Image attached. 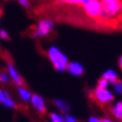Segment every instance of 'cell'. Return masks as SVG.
I'll return each mask as SVG.
<instances>
[{
  "instance_id": "cell-1",
  "label": "cell",
  "mask_w": 122,
  "mask_h": 122,
  "mask_svg": "<svg viewBox=\"0 0 122 122\" xmlns=\"http://www.w3.org/2000/svg\"><path fill=\"white\" fill-rule=\"evenodd\" d=\"M47 56L51 64L57 71L62 72L66 71L69 59L67 55L64 54L57 46H50L47 50Z\"/></svg>"
},
{
  "instance_id": "cell-2",
  "label": "cell",
  "mask_w": 122,
  "mask_h": 122,
  "mask_svg": "<svg viewBox=\"0 0 122 122\" xmlns=\"http://www.w3.org/2000/svg\"><path fill=\"white\" fill-rule=\"evenodd\" d=\"M102 13L100 18L103 20H110L118 17L122 13L121 0H102Z\"/></svg>"
},
{
  "instance_id": "cell-3",
  "label": "cell",
  "mask_w": 122,
  "mask_h": 122,
  "mask_svg": "<svg viewBox=\"0 0 122 122\" xmlns=\"http://www.w3.org/2000/svg\"><path fill=\"white\" fill-rule=\"evenodd\" d=\"M55 27V23L51 19H41L36 24L35 29L32 32V37L34 38H42L48 36L52 32Z\"/></svg>"
},
{
  "instance_id": "cell-4",
  "label": "cell",
  "mask_w": 122,
  "mask_h": 122,
  "mask_svg": "<svg viewBox=\"0 0 122 122\" xmlns=\"http://www.w3.org/2000/svg\"><path fill=\"white\" fill-rule=\"evenodd\" d=\"M84 10L91 19H99L102 13V0H88L84 5Z\"/></svg>"
},
{
  "instance_id": "cell-5",
  "label": "cell",
  "mask_w": 122,
  "mask_h": 122,
  "mask_svg": "<svg viewBox=\"0 0 122 122\" xmlns=\"http://www.w3.org/2000/svg\"><path fill=\"white\" fill-rule=\"evenodd\" d=\"M92 97L100 105H109L114 100V94L109 88L102 89V88L96 87L92 92Z\"/></svg>"
},
{
  "instance_id": "cell-6",
  "label": "cell",
  "mask_w": 122,
  "mask_h": 122,
  "mask_svg": "<svg viewBox=\"0 0 122 122\" xmlns=\"http://www.w3.org/2000/svg\"><path fill=\"white\" fill-rule=\"evenodd\" d=\"M6 72L8 74V77H10V81L13 82L15 85H17V86H22L23 78L21 77L20 72L18 71L16 66H15L10 61H7L6 62Z\"/></svg>"
},
{
  "instance_id": "cell-7",
  "label": "cell",
  "mask_w": 122,
  "mask_h": 122,
  "mask_svg": "<svg viewBox=\"0 0 122 122\" xmlns=\"http://www.w3.org/2000/svg\"><path fill=\"white\" fill-rule=\"evenodd\" d=\"M29 102L31 103V106L38 113H41V114H44V113H46V111H47V103H46V100L44 99V97L41 96L39 94H32Z\"/></svg>"
},
{
  "instance_id": "cell-8",
  "label": "cell",
  "mask_w": 122,
  "mask_h": 122,
  "mask_svg": "<svg viewBox=\"0 0 122 122\" xmlns=\"http://www.w3.org/2000/svg\"><path fill=\"white\" fill-rule=\"evenodd\" d=\"M0 103L8 109H15L17 107V103L13 99L10 93L2 88H0Z\"/></svg>"
},
{
  "instance_id": "cell-9",
  "label": "cell",
  "mask_w": 122,
  "mask_h": 122,
  "mask_svg": "<svg viewBox=\"0 0 122 122\" xmlns=\"http://www.w3.org/2000/svg\"><path fill=\"white\" fill-rule=\"evenodd\" d=\"M84 65L82 63L78 62V61H72L71 62L69 61L68 64H67V67H66V71L68 72L69 75L71 76H75V77H80L84 74Z\"/></svg>"
},
{
  "instance_id": "cell-10",
  "label": "cell",
  "mask_w": 122,
  "mask_h": 122,
  "mask_svg": "<svg viewBox=\"0 0 122 122\" xmlns=\"http://www.w3.org/2000/svg\"><path fill=\"white\" fill-rule=\"evenodd\" d=\"M17 92H18V95H19L20 99L24 102H30V98L32 96V93L29 89H27L25 86H18V89H17Z\"/></svg>"
},
{
  "instance_id": "cell-11",
  "label": "cell",
  "mask_w": 122,
  "mask_h": 122,
  "mask_svg": "<svg viewBox=\"0 0 122 122\" xmlns=\"http://www.w3.org/2000/svg\"><path fill=\"white\" fill-rule=\"evenodd\" d=\"M53 102H54V106L56 107L57 110L60 113L65 114V113H68L69 111H71V107H69V105L65 102L64 99H62V98H55Z\"/></svg>"
},
{
  "instance_id": "cell-12",
  "label": "cell",
  "mask_w": 122,
  "mask_h": 122,
  "mask_svg": "<svg viewBox=\"0 0 122 122\" xmlns=\"http://www.w3.org/2000/svg\"><path fill=\"white\" fill-rule=\"evenodd\" d=\"M102 78L106 79V80L108 81L110 84H114L116 81H118V75H117V72H116L114 69H112V68H109V69H107V71H103Z\"/></svg>"
},
{
  "instance_id": "cell-13",
  "label": "cell",
  "mask_w": 122,
  "mask_h": 122,
  "mask_svg": "<svg viewBox=\"0 0 122 122\" xmlns=\"http://www.w3.org/2000/svg\"><path fill=\"white\" fill-rule=\"evenodd\" d=\"M111 113L118 120H122V100L115 102L111 107Z\"/></svg>"
},
{
  "instance_id": "cell-14",
  "label": "cell",
  "mask_w": 122,
  "mask_h": 122,
  "mask_svg": "<svg viewBox=\"0 0 122 122\" xmlns=\"http://www.w3.org/2000/svg\"><path fill=\"white\" fill-rule=\"evenodd\" d=\"M49 118H50L51 122H63V116L60 113H57V112L51 113Z\"/></svg>"
},
{
  "instance_id": "cell-15",
  "label": "cell",
  "mask_w": 122,
  "mask_h": 122,
  "mask_svg": "<svg viewBox=\"0 0 122 122\" xmlns=\"http://www.w3.org/2000/svg\"><path fill=\"white\" fill-rule=\"evenodd\" d=\"M113 89H114L115 93L118 94V95H122V82L121 81H116L114 84H113Z\"/></svg>"
},
{
  "instance_id": "cell-16",
  "label": "cell",
  "mask_w": 122,
  "mask_h": 122,
  "mask_svg": "<svg viewBox=\"0 0 122 122\" xmlns=\"http://www.w3.org/2000/svg\"><path fill=\"white\" fill-rule=\"evenodd\" d=\"M62 116H63V122H78V119L74 115L69 114V113H65Z\"/></svg>"
},
{
  "instance_id": "cell-17",
  "label": "cell",
  "mask_w": 122,
  "mask_h": 122,
  "mask_svg": "<svg viewBox=\"0 0 122 122\" xmlns=\"http://www.w3.org/2000/svg\"><path fill=\"white\" fill-rule=\"evenodd\" d=\"M110 86V83L108 81L106 80V79H103V78H100L98 82H97V86L96 87H98V88H102V89H107V88H109Z\"/></svg>"
},
{
  "instance_id": "cell-18",
  "label": "cell",
  "mask_w": 122,
  "mask_h": 122,
  "mask_svg": "<svg viewBox=\"0 0 122 122\" xmlns=\"http://www.w3.org/2000/svg\"><path fill=\"white\" fill-rule=\"evenodd\" d=\"M10 81V77H8V74L6 71L0 72V83L1 84H7Z\"/></svg>"
},
{
  "instance_id": "cell-19",
  "label": "cell",
  "mask_w": 122,
  "mask_h": 122,
  "mask_svg": "<svg viewBox=\"0 0 122 122\" xmlns=\"http://www.w3.org/2000/svg\"><path fill=\"white\" fill-rule=\"evenodd\" d=\"M0 39H2V41H8L10 39V34L5 29H0Z\"/></svg>"
},
{
  "instance_id": "cell-20",
  "label": "cell",
  "mask_w": 122,
  "mask_h": 122,
  "mask_svg": "<svg viewBox=\"0 0 122 122\" xmlns=\"http://www.w3.org/2000/svg\"><path fill=\"white\" fill-rule=\"evenodd\" d=\"M18 3H19L21 6L24 7V8H28L30 6V3H29V0H17Z\"/></svg>"
},
{
  "instance_id": "cell-21",
  "label": "cell",
  "mask_w": 122,
  "mask_h": 122,
  "mask_svg": "<svg viewBox=\"0 0 122 122\" xmlns=\"http://www.w3.org/2000/svg\"><path fill=\"white\" fill-rule=\"evenodd\" d=\"M58 3H64V4H76L75 0H56Z\"/></svg>"
},
{
  "instance_id": "cell-22",
  "label": "cell",
  "mask_w": 122,
  "mask_h": 122,
  "mask_svg": "<svg viewBox=\"0 0 122 122\" xmlns=\"http://www.w3.org/2000/svg\"><path fill=\"white\" fill-rule=\"evenodd\" d=\"M88 122H102V120L96 116H91V117L88 118Z\"/></svg>"
},
{
  "instance_id": "cell-23",
  "label": "cell",
  "mask_w": 122,
  "mask_h": 122,
  "mask_svg": "<svg viewBox=\"0 0 122 122\" xmlns=\"http://www.w3.org/2000/svg\"><path fill=\"white\" fill-rule=\"evenodd\" d=\"M87 1H88V0H75L76 4H80V5H84Z\"/></svg>"
},
{
  "instance_id": "cell-24",
  "label": "cell",
  "mask_w": 122,
  "mask_h": 122,
  "mask_svg": "<svg viewBox=\"0 0 122 122\" xmlns=\"http://www.w3.org/2000/svg\"><path fill=\"white\" fill-rule=\"evenodd\" d=\"M118 65H119V68L121 69V71H122V55L120 57H119V60H118Z\"/></svg>"
},
{
  "instance_id": "cell-25",
  "label": "cell",
  "mask_w": 122,
  "mask_h": 122,
  "mask_svg": "<svg viewBox=\"0 0 122 122\" xmlns=\"http://www.w3.org/2000/svg\"><path fill=\"white\" fill-rule=\"evenodd\" d=\"M102 122H115V121H113L111 118H108V117H105V118H102Z\"/></svg>"
},
{
  "instance_id": "cell-26",
  "label": "cell",
  "mask_w": 122,
  "mask_h": 122,
  "mask_svg": "<svg viewBox=\"0 0 122 122\" xmlns=\"http://www.w3.org/2000/svg\"></svg>"
}]
</instances>
